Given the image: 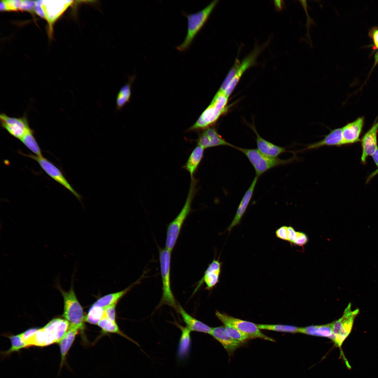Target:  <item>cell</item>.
Returning <instances> with one entry per match:
<instances>
[{
  "label": "cell",
  "instance_id": "7a4b0ae2",
  "mask_svg": "<svg viewBox=\"0 0 378 378\" xmlns=\"http://www.w3.org/2000/svg\"><path fill=\"white\" fill-rule=\"evenodd\" d=\"M39 306L71 321L85 340L111 363L133 378H148L138 367L122 342L104 325L85 312H74L64 308Z\"/></svg>",
  "mask_w": 378,
  "mask_h": 378
},
{
  "label": "cell",
  "instance_id": "52a82bcc",
  "mask_svg": "<svg viewBox=\"0 0 378 378\" xmlns=\"http://www.w3.org/2000/svg\"><path fill=\"white\" fill-rule=\"evenodd\" d=\"M71 13V2L43 1L41 18L51 20L63 21Z\"/></svg>",
  "mask_w": 378,
  "mask_h": 378
},
{
  "label": "cell",
  "instance_id": "277c9868",
  "mask_svg": "<svg viewBox=\"0 0 378 378\" xmlns=\"http://www.w3.org/2000/svg\"><path fill=\"white\" fill-rule=\"evenodd\" d=\"M270 157L267 152L259 155L255 164L237 182L232 195V216L234 222L244 219L259 205L263 190L264 170Z\"/></svg>",
  "mask_w": 378,
  "mask_h": 378
},
{
  "label": "cell",
  "instance_id": "3957f363",
  "mask_svg": "<svg viewBox=\"0 0 378 378\" xmlns=\"http://www.w3.org/2000/svg\"><path fill=\"white\" fill-rule=\"evenodd\" d=\"M146 1H82L80 10L85 17L90 36L104 49L122 27L141 10Z\"/></svg>",
  "mask_w": 378,
  "mask_h": 378
},
{
  "label": "cell",
  "instance_id": "6da1fadb",
  "mask_svg": "<svg viewBox=\"0 0 378 378\" xmlns=\"http://www.w3.org/2000/svg\"><path fill=\"white\" fill-rule=\"evenodd\" d=\"M0 243L3 254L39 280L62 258L50 230L43 234H25L4 225L0 229Z\"/></svg>",
  "mask_w": 378,
  "mask_h": 378
},
{
  "label": "cell",
  "instance_id": "ba28073f",
  "mask_svg": "<svg viewBox=\"0 0 378 378\" xmlns=\"http://www.w3.org/2000/svg\"><path fill=\"white\" fill-rule=\"evenodd\" d=\"M363 335L364 337L370 338L378 345V313L370 328Z\"/></svg>",
  "mask_w": 378,
  "mask_h": 378
},
{
  "label": "cell",
  "instance_id": "8992f818",
  "mask_svg": "<svg viewBox=\"0 0 378 378\" xmlns=\"http://www.w3.org/2000/svg\"><path fill=\"white\" fill-rule=\"evenodd\" d=\"M374 37V62L370 77L365 84L352 94L358 102L367 104L378 94V27H370Z\"/></svg>",
  "mask_w": 378,
  "mask_h": 378
},
{
  "label": "cell",
  "instance_id": "5b68a950",
  "mask_svg": "<svg viewBox=\"0 0 378 378\" xmlns=\"http://www.w3.org/2000/svg\"><path fill=\"white\" fill-rule=\"evenodd\" d=\"M67 266V261L62 258L40 281L72 312H85L83 300L68 272Z\"/></svg>",
  "mask_w": 378,
  "mask_h": 378
}]
</instances>
